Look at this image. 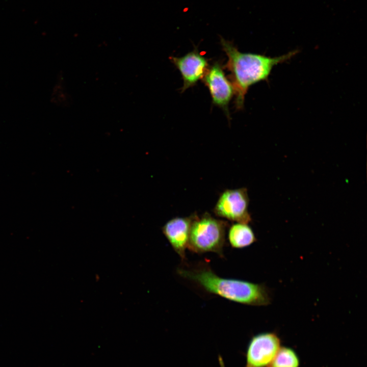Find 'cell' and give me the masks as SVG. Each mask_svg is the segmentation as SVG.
<instances>
[{
  "mask_svg": "<svg viewBox=\"0 0 367 367\" xmlns=\"http://www.w3.org/2000/svg\"><path fill=\"white\" fill-rule=\"evenodd\" d=\"M220 43L228 60L225 67L235 96L237 109L244 107L245 95L250 86L266 80L275 65L284 62L295 56L297 50L271 58L262 55L243 53L239 51L232 42L220 37Z\"/></svg>",
  "mask_w": 367,
  "mask_h": 367,
  "instance_id": "6da1fadb",
  "label": "cell"
},
{
  "mask_svg": "<svg viewBox=\"0 0 367 367\" xmlns=\"http://www.w3.org/2000/svg\"><path fill=\"white\" fill-rule=\"evenodd\" d=\"M178 273L200 285L207 292L228 300L252 306H266L271 297L267 287L247 281L218 276L208 269H178Z\"/></svg>",
  "mask_w": 367,
  "mask_h": 367,
  "instance_id": "7a4b0ae2",
  "label": "cell"
},
{
  "mask_svg": "<svg viewBox=\"0 0 367 367\" xmlns=\"http://www.w3.org/2000/svg\"><path fill=\"white\" fill-rule=\"evenodd\" d=\"M227 224L207 213L200 217L194 215L188 248L196 253L214 252L222 256Z\"/></svg>",
  "mask_w": 367,
  "mask_h": 367,
  "instance_id": "3957f363",
  "label": "cell"
},
{
  "mask_svg": "<svg viewBox=\"0 0 367 367\" xmlns=\"http://www.w3.org/2000/svg\"><path fill=\"white\" fill-rule=\"evenodd\" d=\"M249 202L246 188L227 189L220 195L213 212L218 217L248 224L251 221L248 212Z\"/></svg>",
  "mask_w": 367,
  "mask_h": 367,
  "instance_id": "277c9868",
  "label": "cell"
},
{
  "mask_svg": "<svg viewBox=\"0 0 367 367\" xmlns=\"http://www.w3.org/2000/svg\"><path fill=\"white\" fill-rule=\"evenodd\" d=\"M280 348V339L274 332H263L250 340L245 367H268Z\"/></svg>",
  "mask_w": 367,
  "mask_h": 367,
  "instance_id": "5b68a950",
  "label": "cell"
},
{
  "mask_svg": "<svg viewBox=\"0 0 367 367\" xmlns=\"http://www.w3.org/2000/svg\"><path fill=\"white\" fill-rule=\"evenodd\" d=\"M202 80L209 90L213 103L222 108L229 117L228 106L234 92L220 64L217 62L208 67Z\"/></svg>",
  "mask_w": 367,
  "mask_h": 367,
  "instance_id": "8992f818",
  "label": "cell"
},
{
  "mask_svg": "<svg viewBox=\"0 0 367 367\" xmlns=\"http://www.w3.org/2000/svg\"><path fill=\"white\" fill-rule=\"evenodd\" d=\"M169 59L181 75L184 82L182 92L202 78L208 68L207 59L202 56L197 48L183 57L171 56Z\"/></svg>",
  "mask_w": 367,
  "mask_h": 367,
  "instance_id": "52a82bcc",
  "label": "cell"
},
{
  "mask_svg": "<svg viewBox=\"0 0 367 367\" xmlns=\"http://www.w3.org/2000/svg\"><path fill=\"white\" fill-rule=\"evenodd\" d=\"M194 215L186 217H175L166 222L162 228L175 252L182 259L186 258L190 231Z\"/></svg>",
  "mask_w": 367,
  "mask_h": 367,
  "instance_id": "ba28073f",
  "label": "cell"
},
{
  "mask_svg": "<svg viewBox=\"0 0 367 367\" xmlns=\"http://www.w3.org/2000/svg\"><path fill=\"white\" fill-rule=\"evenodd\" d=\"M228 239L231 246L241 249L247 247L256 241L252 228L246 223H236L228 230Z\"/></svg>",
  "mask_w": 367,
  "mask_h": 367,
  "instance_id": "9c48e42d",
  "label": "cell"
},
{
  "mask_svg": "<svg viewBox=\"0 0 367 367\" xmlns=\"http://www.w3.org/2000/svg\"><path fill=\"white\" fill-rule=\"evenodd\" d=\"M299 358L291 348L282 347L279 348L269 367H299Z\"/></svg>",
  "mask_w": 367,
  "mask_h": 367,
  "instance_id": "30bf717a",
  "label": "cell"
},
{
  "mask_svg": "<svg viewBox=\"0 0 367 367\" xmlns=\"http://www.w3.org/2000/svg\"><path fill=\"white\" fill-rule=\"evenodd\" d=\"M218 360H219V363L220 365V366L221 367H225L224 361L223 360L222 357L220 355H219V356H218Z\"/></svg>",
  "mask_w": 367,
  "mask_h": 367,
  "instance_id": "8fae6325",
  "label": "cell"
}]
</instances>
